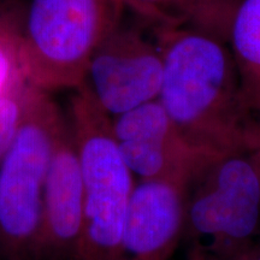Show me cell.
<instances>
[{"mask_svg": "<svg viewBox=\"0 0 260 260\" xmlns=\"http://www.w3.org/2000/svg\"><path fill=\"white\" fill-rule=\"evenodd\" d=\"M246 151L251 154L260 174V112L254 113L247 132Z\"/></svg>", "mask_w": 260, "mask_h": 260, "instance_id": "16", "label": "cell"}, {"mask_svg": "<svg viewBox=\"0 0 260 260\" xmlns=\"http://www.w3.org/2000/svg\"><path fill=\"white\" fill-rule=\"evenodd\" d=\"M228 46L247 105L260 112V0H242L230 24Z\"/></svg>", "mask_w": 260, "mask_h": 260, "instance_id": "10", "label": "cell"}, {"mask_svg": "<svg viewBox=\"0 0 260 260\" xmlns=\"http://www.w3.org/2000/svg\"><path fill=\"white\" fill-rule=\"evenodd\" d=\"M27 88V82L19 83L0 98V165L21 122Z\"/></svg>", "mask_w": 260, "mask_h": 260, "instance_id": "14", "label": "cell"}, {"mask_svg": "<svg viewBox=\"0 0 260 260\" xmlns=\"http://www.w3.org/2000/svg\"><path fill=\"white\" fill-rule=\"evenodd\" d=\"M242 0H189L188 25L209 32L228 44L233 17Z\"/></svg>", "mask_w": 260, "mask_h": 260, "instance_id": "12", "label": "cell"}, {"mask_svg": "<svg viewBox=\"0 0 260 260\" xmlns=\"http://www.w3.org/2000/svg\"><path fill=\"white\" fill-rule=\"evenodd\" d=\"M260 239V174L247 151L214 157L187 191V251L222 254Z\"/></svg>", "mask_w": 260, "mask_h": 260, "instance_id": "5", "label": "cell"}, {"mask_svg": "<svg viewBox=\"0 0 260 260\" xmlns=\"http://www.w3.org/2000/svg\"><path fill=\"white\" fill-rule=\"evenodd\" d=\"M83 212L82 172L69 119L52 153L42 201L37 260H75Z\"/></svg>", "mask_w": 260, "mask_h": 260, "instance_id": "8", "label": "cell"}, {"mask_svg": "<svg viewBox=\"0 0 260 260\" xmlns=\"http://www.w3.org/2000/svg\"><path fill=\"white\" fill-rule=\"evenodd\" d=\"M111 118L122 157L140 180L169 182L188 191L217 157L188 144L159 99Z\"/></svg>", "mask_w": 260, "mask_h": 260, "instance_id": "7", "label": "cell"}, {"mask_svg": "<svg viewBox=\"0 0 260 260\" xmlns=\"http://www.w3.org/2000/svg\"><path fill=\"white\" fill-rule=\"evenodd\" d=\"M155 29L177 28L190 22L189 0H118Z\"/></svg>", "mask_w": 260, "mask_h": 260, "instance_id": "11", "label": "cell"}, {"mask_svg": "<svg viewBox=\"0 0 260 260\" xmlns=\"http://www.w3.org/2000/svg\"><path fill=\"white\" fill-rule=\"evenodd\" d=\"M22 82L27 81L15 28L0 22V98Z\"/></svg>", "mask_w": 260, "mask_h": 260, "instance_id": "13", "label": "cell"}, {"mask_svg": "<svg viewBox=\"0 0 260 260\" xmlns=\"http://www.w3.org/2000/svg\"><path fill=\"white\" fill-rule=\"evenodd\" d=\"M162 56L157 37H146L123 19L90 58L83 84L107 115L116 117L158 99Z\"/></svg>", "mask_w": 260, "mask_h": 260, "instance_id": "6", "label": "cell"}, {"mask_svg": "<svg viewBox=\"0 0 260 260\" xmlns=\"http://www.w3.org/2000/svg\"><path fill=\"white\" fill-rule=\"evenodd\" d=\"M123 14L118 0H29L15 28L27 83L47 93L79 88L94 52Z\"/></svg>", "mask_w": 260, "mask_h": 260, "instance_id": "3", "label": "cell"}, {"mask_svg": "<svg viewBox=\"0 0 260 260\" xmlns=\"http://www.w3.org/2000/svg\"><path fill=\"white\" fill-rule=\"evenodd\" d=\"M186 203L183 188L140 180L126 210L121 260H170L183 240Z\"/></svg>", "mask_w": 260, "mask_h": 260, "instance_id": "9", "label": "cell"}, {"mask_svg": "<svg viewBox=\"0 0 260 260\" xmlns=\"http://www.w3.org/2000/svg\"><path fill=\"white\" fill-rule=\"evenodd\" d=\"M65 122L50 94L28 84L21 122L0 165V260H37L45 184Z\"/></svg>", "mask_w": 260, "mask_h": 260, "instance_id": "4", "label": "cell"}, {"mask_svg": "<svg viewBox=\"0 0 260 260\" xmlns=\"http://www.w3.org/2000/svg\"><path fill=\"white\" fill-rule=\"evenodd\" d=\"M69 119L83 183L82 229L75 260H121L123 228L134 175L113 135L112 118L82 83L70 100Z\"/></svg>", "mask_w": 260, "mask_h": 260, "instance_id": "2", "label": "cell"}, {"mask_svg": "<svg viewBox=\"0 0 260 260\" xmlns=\"http://www.w3.org/2000/svg\"><path fill=\"white\" fill-rule=\"evenodd\" d=\"M155 37L164 64L158 99L180 134L209 155L246 151L254 112L226 42L191 25Z\"/></svg>", "mask_w": 260, "mask_h": 260, "instance_id": "1", "label": "cell"}, {"mask_svg": "<svg viewBox=\"0 0 260 260\" xmlns=\"http://www.w3.org/2000/svg\"><path fill=\"white\" fill-rule=\"evenodd\" d=\"M187 260H260V239L239 251L222 254L187 251Z\"/></svg>", "mask_w": 260, "mask_h": 260, "instance_id": "15", "label": "cell"}]
</instances>
